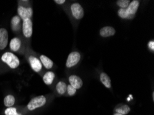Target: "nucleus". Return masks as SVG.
<instances>
[{
    "instance_id": "obj_1",
    "label": "nucleus",
    "mask_w": 154,
    "mask_h": 115,
    "mask_svg": "<svg viewBox=\"0 0 154 115\" xmlns=\"http://www.w3.org/2000/svg\"><path fill=\"white\" fill-rule=\"evenodd\" d=\"M24 55L31 69L37 73L42 74V72L43 71V65L39 60L38 55L27 47Z\"/></svg>"
},
{
    "instance_id": "obj_2",
    "label": "nucleus",
    "mask_w": 154,
    "mask_h": 115,
    "mask_svg": "<svg viewBox=\"0 0 154 115\" xmlns=\"http://www.w3.org/2000/svg\"><path fill=\"white\" fill-rule=\"evenodd\" d=\"M0 61L4 65L11 70L17 69L20 65V59L12 52H5L2 54Z\"/></svg>"
},
{
    "instance_id": "obj_3",
    "label": "nucleus",
    "mask_w": 154,
    "mask_h": 115,
    "mask_svg": "<svg viewBox=\"0 0 154 115\" xmlns=\"http://www.w3.org/2000/svg\"><path fill=\"white\" fill-rule=\"evenodd\" d=\"M9 48L13 53L24 55L27 46H26L24 39L20 36H15L11 39L9 43Z\"/></svg>"
},
{
    "instance_id": "obj_4",
    "label": "nucleus",
    "mask_w": 154,
    "mask_h": 115,
    "mask_svg": "<svg viewBox=\"0 0 154 115\" xmlns=\"http://www.w3.org/2000/svg\"><path fill=\"white\" fill-rule=\"evenodd\" d=\"M48 102V98L45 95H39L33 97L29 102V104L25 106L27 112H32L37 109L42 108L47 104Z\"/></svg>"
},
{
    "instance_id": "obj_5",
    "label": "nucleus",
    "mask_w": 154,
    "mask_h": 115,
    "mask_svg": "<svg viewBox=\"0 0 154 115\" xmlns=\"http://www.w3.org/2000/svg\"><path fill=\"white\" fill-rule=\"evenodd\" d=\"M17 7V15L22 21L26 19H31L33 15V10L28 1H19Z\"/></svg>"
},
{
    "instance_id": "obj_6",
    "label": "nucleus",
    "mask_w": 154,
    "mask_h": 115,
    "mask_svg": "<svg viewBox=\"0 0 154 115\" xmlns=\"http://www.w3.org/2000/svg\"><path fill=\"white\" fill-rule=\"evenodd\" d=\"M22 33L24 41H29L32 35V21L31 19H26L22 21Z\"/></svg>"
},
{
    "instance_id": "obj_7",
    "label": "nucleus",
    "mask_w": 154,
    "mask_h": 115,
    "mask_svg": "<svg viewBox=\"0 0 154 115\" xmlns=\"http://www.w3.org/2000/svg\"><path fill=\"white\" fill-rule=\"evenodd\" d=\"M70 12H71L72 17L76 20H81L85 16V10L78 2H74L71 4Z\"/></svg>"
},
{
    "instance_id": "obj_8",
    "label": "nucleus",
    "mask_w": 154,
    "mask_h": 115,
    "mask_svg": "<svg viewBox=\"0 0 154 115\" xmlns=\"http://www.w3.org/2000/svg\"><path fill=\"white\" fill-rule=\"evenodd\" d=\"M81 54L78 51H73L69 54L66 62V68H71L76 66L81 60Z\"/></svg>"
},
{
    "instance_id": "obj_9",
    "label": "nucleus",
    "mask_w": 154,
    "mask_h": 115,
    "mask_svg": "<svg viewBox=\"0 0 154 115\" xmlns=\"http://www.w3.org/2000/svg\"><path fill=\"white\" fill-rule=\"evenodd\" d=\"M4 112L5 115H26L28 113L26 109L24 106L6 107Z\"/></svg>"
},
{
    "instance_id": "obj_10",
    "label": "nucleus",
    "mask_w": 154,
    "mask_h": 115,
    "mask_svg": "<svg viewBox=\"0 0 154 115\" xmlns=\"http://www.w3.org/2000/svg\"><path fill=\"white\" fill-rule=\"evenodd\" d=\"M22 20L19 16L15 15L11 18V30L15 32V33H19L20 30L22 31Z\"/></svg>"
},
{
    "instance_id": "obj_11",
    "label": "nucleus",
    "mask_w": 154,
    "mask_h": 115,
    "mask_svg": "<svg viewBox=\"0 0 154 115\" xmlns=\"http://www.w3.org/2000/svg\"><path fill=\"white\" fill-rule=\"evenodd\" d=\"M8 44V32L4 28H0V50L5 49Z\"/></svg>"
},
{
    "instance_id": "obj_12",
    "label": "nucleus",
    "mask_w": 154,
    "mask_h": 115,
    "mask_svg": "<svg viewBox=\"0 0 154 115\" xmlns=\"http://www.w3.org/2000/svg\"><path fill=\"white\" fill-rule=\"evenodd\" d=\"M69 84L77 90L80 89L83 86L84 83L82 79L80 77L75 74H71L69 77Z\"/></svg>"
},
{
    "instance_id": "obj_13",
    "label": "nucleus",
    "mask_w": 154,
    "mask_h": 115,
    "mask_svg": "<svg viewBox=\"0 0 154 115\" xmlns=\"http://www.w3.org/2000/svg\"><path fill=\"white\" fill-rule=\"evenodd\" d=\"M140 4V2L139 0H134L130 2L129 6L127 7V8L126 9L127 12L131 17L134 19V17L136 15L137 10H138Z\"/></svg>"
},
{
    "instance_id": "obj_14",
    "label": "nucleus",
    "mask_w": 154,
    "mask_h": 115,
    "mask_svg": "<svg viewBox=\"0 0 154 115\" xmlns=\"http://www.w3.org/2000/svg\"><path fill=\"white\" fill-rule=\"evenodd\" d=\"M67 90V84L65 81L60 80L56 83L55 86V93L59 97L65 96Z\"/></svg>"
},
{
    "instance_id": "obj_15",
    "label": "nucleus",
    "mask_w": 154,
    "mask_h": 115,
    "mask_svg": "<svg viewBox=\"0 0 154 115\" xmlns=\"http://www.w3.org/2000/svg\"><path fill=\"white\" fill-rule=\"evenodd\" d=\"M55 72L51 71V70H48V71L44 72V74L42 75V80L44 81V83L48 86H52V84L55 81Z\"/></svg>"
},
{
    "instance_id": "obj_16",
    "label": "nucleus",
    "mask_w": 154,
    "mask_h": 115,
    "mask_svg": "<svg viewBox=\"0 0 154 115\" xmlns=\"http://www.w3.org/2000/svg\"><path fill=\"white\" fill-rule=\"evenodd\" d=\"M116 29L112 26H104L100 30L99 34L103 38L113 37L116 34Z\"/></svg>"
},
{
    "instance_id": "obj_17",
    "label": "nucleus",
    "mask_w": 154,
    "mask_h": 115,
    "mask_svg": "<svg viewBox=\"0 0 154 115\" xmlns=\"http://www.w3.org/2000/svg\"><path fill=\"white\" fill-rule=\"evenodd\" d=\"M39 60L42 64L43 67L45 68L46 70H51L53 69L54 66V63L50 58H48L47 56L44 55H38Z\"/></svg>"
},
{
    "instance_id": "obj_18",
    "label": "nucleus",
    "mask_w": 154,
    "mask_h": 115,
    "mask_svg": "<svg viewBox=\"0 0 154 115\" xmlns=\"http://www.w3.org/2000/svg\"><path fill=\"white\" fill-rule=\"evenodd\" d=\"M131 110V107L129 105L125 104H118L115 107L113 112L123 115H127L130 113Z\"/></svg>"
},
{
    "instance_id": "obj_19",
    "label": "nucleus",
    "mask_w": 154,
    "mask_h": 115,
    "mask_svg": "<svg viewBox=\"0 0 154 115\" xmlns=\"http://www.w3.org/2000/svg\"><path fill=\"white\" fill-rule=\"evenodd\" d=\"M100 81L103 84V86L107 89H111V80L109 75L104 72H102L100 74Z\"/></svg>"
},
{
    "instance_id": "obj_20",
    "label": "nucleus",
    "mask_w": 154,
    "mask_h": 115,
    "mask_svg": "<svg viewBox=\"0 0 154 115\" xmlns=\"http://www.w3.org/2000/svg\"><path fill=\"white\" fill-rule=\"evenodd\" d=\"M16 98L13 95H7L4 98V104L6 107H13L15 104Z\"/></svg>"
},
{
    "instance_id": "obj_21",
    "label": "nucleus",
    "mask_w": 154,
    "mask_h": 115,
    "mask_svg": "<svg viewBox=\"0 0 154 115\" xmlns=\"http://www.w3.org/2000/svg\"><path fill=\"white\" fill-rule=\"evenodd\" d=\"M118 15L121 19H123V20H132L133 19L132 17H131L129 15H128L126 9L119 8L118 11Z\"/></svg>"
},
{
    "instance_id": "obj_22",
    "label": "nucleus",
    "mask_w": 154,
    "mask_h": 115,
    "mask_svg": "<svg viewBox=\"0 0 154 115\" xmlns=\"http://www.w3.org/2000/svg\"><path fill=\"white\" fill-rule=\"evenodd\" d=\"M130 2V0H118L116 2V5L120 8L127 9V7L129 5Z\"/></svg>"
},
{
    "instance_id": "obj_23",
    "label": "nucleus",
    "mask_w": 154,
    "mask_h": 115,
    "mask_svg": "<svg viewBox=\"0 0 154 115\" xmlns=\"http://www.w3.org/2000/svg\"><path fill=\"white\" fill-rule=\"evenodd\" d=\"M76 93H77V90L75 88H74L73 87H72L70 84L67 85L66 96H67V97H73V96L75 95Z\"/></svg>"
},
{
    "instance_id": "obj_24",
    "label": "nucleus",
    "mask_w": 154,
    "mask_h": 115,
    "mask_svg": "<svg viewBox=\"0 0 154 115\" xmlns=\"http://www.w3.org/2000/svg\"><path fill=\"white\" fill-rule=\"evenodd\" d=\"M147 46H148L149 50H150L151 53L154 52V41L153 40V39L152 40H150L148 42Z\"/></svg>"
},
{
    "instance_id": "obj_25",
    "label": "nucleus",
    "mask_w": 154,
    "mask_h": 115,
    "mask_svg": "<svg viewBox=\"0 0 154 115\" xmlns=\"http://www.w3.org/2000/svg\"><path fill=\"white\" fill-rule=\"evenodd\" d=\"M54 2L58 5H63L66 3V0H54Z\"/></svg>"
},
{
    "instance_id": "obj_26",
    "label": "nucleus",
    "mask_w": 154,
    "mask_h": 115,
    "mask_svg": "<svg viewBox=\"0 0 154 115\" xmlns=\"http://www.w3.org/2000/svg\"><path fill=\"white\" fill-rule=\"evenodd\" d=\"M113 115H123V114H119V113H116V112H114Z\"/></svg>"
},
{
    "instance_id": "obj_27",
    "label": "nucleus",
    "mask_w": 154,
    "mask_h": 115,
    "mask_svg": "<svg viewBox=\"0 0 154 115\" xmlns=\"http://www.w3.org/2000/svg\"><path fill=\"white\" fill-rule=\"evenodd\" d=\"M152 98H153V101H154V92H153V91L152 92Z\"/></svg>"
}]
</instances>
